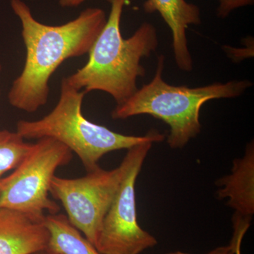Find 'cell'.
<instances>
[{
    "instance_id": "obj_1",
    "label": "cell",
    "mask_w": 254,
    "mask_h": 254,
    "mask_svg": "<svg viewBox=\"0 0 254 254\" xmlns=\"http://www.w3.org/2000/svg\"><path fill=\"white\" fill-rule=\"evenodd\" d=\"M11 6L21 21L26 56L8 99L16 109L33 113L48 103L50 78L61 64L88 54L104 27L106 14L100 8H88L72 21L49 26L37 21L22 0H11Z\"/></svg>"
},
{
    "instance_id": "obj_2",
    "label": "cell",
    "mask_w": 254,
    "mask_h": 254,
    "mask_svg": "<svg viewBox=\"0 0 254 254\" xmlns=\"http://www.w3.org/2000/svg\"><path fill=\"white\" fill-rule=\"evenodd\" d=\"M111 6L109 17L93 43L88 62L66 78L73 88L86 93L100 91L123 103L138 88L137 78L145 74L141 60L158 47V33L151 23L145 22L130 38L122 35V14L129 0H107Z\"/></svg>"
},
{
    "instance_id": "obj_3",
    "label": "cell",
    "mask_w": 254,
    "mask_h": 254,
    "mask_svg": "<svg viewBox=\"0 0 254 254\" xmlns=\"http://www.w3.org/2000/svg\"><path fill=\"white\" fill-rule=\"evenodd\" d=\"M164 66L165 57L160 55L153 79L117 105L111 116L113 120H125L148 115L162 120L170 127L167 142L173 149L184 148L199 134L200 109L205 103L237 98L252 86L248 80H232L195 88L173 86L163 80Z\"/></svg>"
},
{
    "instance_id": "obj_4",
    "label": "cell",
    "mask_w": 254,
    "mask_h": 254,
    "mask_svg": "<svg viewBox=\"0 0 254 254\" xmlns=\"http://www.w3.org/2000/svg\"><path fill=\"white\" fill-rule=\"evenodd\" d=\"M60 90L59 101L54 109L36 121L20 120L16 131L26 140L46 137L57 140L77 155L87 172L100 167V159L110 152L128 150L145 141L160 143L165 140V134L155 129L144 136H131L92 123L82 113L86 93L73 88L65 77Z\"/></svg>"
},
{
    "instance_id": "obj_5",
    "label": "cell",
    "mask_w": 254,
    "mask_h": 254,
    "mask_svg": "<svg viewBox=\"0 0 254 254\" xmlns=\"http://www.w3.org/2000/svg\"><path fill=\"white\" fill-rule=\"evenodd\" d=\"M72 157L69 148L52 138L32 143L12 173L0 178V208L36 216L59 213V205L49 196L50 185L56 170L69 163Z\"/></svg>"
},
{
    "instance_id": "obj_6",
    "label": "cell",
    "mask_w": 254,
    "mask_h": 254,
    "mask_svg": "<svg viewBox=\"0 0 254 254\" xmlns=\"http://www.w3.org/2000/svg\"><path fill=\"white\" fill-rule=\"evenodd\" d=\"M154 142H143L128 149L125 172L116 195L102 223L95 249L101 254H141L158 245L137 219L136 183Z\"/></svg>"
},
{
    "instance_id": "obj_7",
    "label": "cell",
    "mask_w": 254,
    "mask_h": 254,
    "mask_svg": "<svg viewBox=\"0 0 254 254\" xmlns=\"http://www.w3.org/2000/svg\"><path fill=\"white\" fill-rule=\"evenodd\" d=\"M125 172L123 160L113 170L98 167L80 178L55 176L52 180L50 193L63 204L68 221L95 247Z\"/></svg>"
},
{
    "instance_id": "obj_8",
    "label": "cell",
    "mask_w": 254,
    "mask_h": 254,
    "mask_svg": "<svg viewBox=\"0 0 254 254\" xmlns=\"http://www.w3.org/2000/svg\"><path fill=\"white\" fill-rule=\"evenodd\" d=\"M50 234L45 216L0 208V254L46 252Z\"/></svg>"
},
{
    "instance_id": "obj_9",
    "label": "cell",
    "mask_w": 254,
    "mask_h": 254,
    "mask_svg": "<svg viewBox=\"0 0 254 254\" xmlns=\"http://www.w3.org/2000/svg\"><path fill=\"white\" fill-rule=\"evenodd\" d=\"M145 12H158L170 28L173 36V48L177 66L190 72L193 60L188 48L187 29L190 25L201 22L198 6L186 0H146L143 5Z\"/></svg>"
},
{
    "instance_id": "obj_10",
    "label": "cell",
    "mask_w": 254,
    "mask_h": 254,
    "mask_svg": "<svg viewBox=\"0 0 254 254\" xmlns=\"http://www.w3.org/2000/svg\"><path fill=\"white\" fill-rule=\"evenodd\" d=\"M217 198L226 200L227 205L242 216L254 214V145H247L245 155L234 160L231 173L217 182Z\"/></svg>"
},
{
    "instance_id": "obj_11",
    "label": "cell",
    "mask_w": 254,
    "mask_h": 254,
    "mask_svg": "<svg viewBox=\"0 0 254 254\" xmlns=\"http://www.w3.org/2000/svg\"><path fill=\"white\" fill-rule=\"evenodd\" d=\"M50 234L46 254H101L63 214L46 215Z\"/></svg>"
},
{
    "instance_id": "obj_12",
    "label": "cell",
    "mask_w": 254,
    "mask_h": 254,
    "mask_svg": "<svg viewBox=\"0 0 254 254\" xmlns=\"http://www.w3.org/2000/svg\"><path fill=\"white\" fill-rule=\"evenodd\" d=\"M31 145L16 131L0 130V178L22 162Z\"/></svg>"
},
{
    "instance_id": "obj_13",
    "label": "cell",
    "mask_w": 254,
    "mask_h": 254,
    "mask_svg": "<svg viewBox=\"0 0 254 254\" xmlns=\"http://www.w3.org/2000/svg\"><path fill=\"white\" fill-rule=\"evenodd\" d=\"M252 218L242 216L235 213L232 218V225H233V235L230 241V245L233 251V254H242V240L244 237L250 227Z\"/></svg>"
},
{
    "instance_id": "obj_14",
    "label": "cell",
    "mask_w": 254,
    "mask_h": 254,
    "mask_svg": "<svg viewBox=\"0 0 254 254\" xmlns=\"http://www.w3.org/2000/svg\"><path fill=\"white\" fill-rule=\"evenodd\" d=\"M254 0H219V6L217 9L218 17H227L232 11L239 8L245 7L254 4Z\"/></svg>"
},
{
    "instance_id": "obj_15",
    "label": "cell",
    "mask_w": 254,
    "mask_h": 254,
    "mask_svg": "<svg viewBox=\"0 0 254 254\" xmlns=\"http://www.w3.org/2000/svg\"><path fill=\"white\" fill-rule=\"evenodd\" d=\"M166 254H193L187 253V252H182V251H174V252H168ZM203 254H233L232 247L230 245L221 246V247H216L210 252Z\"/></svg>"
},
{
    "instance_id": "obj_16",
    "label": "cell",
    "mask_w": 254,
    "mask_h": 254,
    "mask_svg": "<svg viewBox=\"0 0 254 254\" xmlns=\"http://www.w3.org/2000/svg\"><path fill=\"white\" fill-rule=\"evenodd\" d=\"M86 0H59L60 4L63 7H76Z\"/></svg>"
},
{
    "instance_id": "obj_17",
    "label": "cell",
    "mask_w": 254,
    "mask_h": 254,
    "mask_svg": "<svg viewBox=\"0 0 254 254\" xmlns=\"http://www.w3.org/2000/svg\"><path fill=\"white\" fill-rule=\"evenodd\" d=\"M1 68H2V67H1V64H0V72H1ZM0 97H1V89H0Z\"/></svg>"
},
{
    "instance_id": "obj_18",
    "label": "cell",
    "mask_w": 254,
    "mask_h": 254,
    "mask_svg": "<svg viewBox=\"0 0 254 254\" xmlns=\"http://www.w3.org/2000/svg\"><path fill=\"white\" fill-rule=\"evenodd\" d=\"M46 254V253L45 252H39V253H37V254Z\"/></svg>"
}]
</instances>
